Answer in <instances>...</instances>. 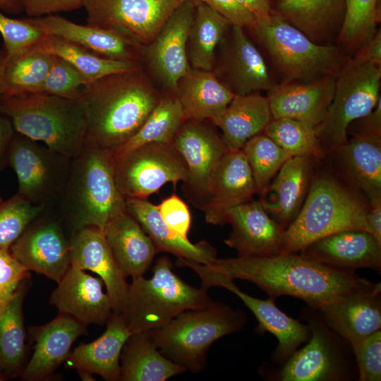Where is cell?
I'll use <instances>...</instances> for the list:
<instances>
[{
  "mask_svg": "<svg viewBox=\"0 0 381 381\" xmlns=\"http://www.w3.org/2000/svg\"><path fill=\"white\" fill-rule=\"evenodd\" d=\"M206 265L232 279L253 283L269 297L291 296L315 309L373 283L354 270L332 267L300 253L217 258Z\"/></svg>",
  "mask_w": 381,
  "mask_h": 381,
  "instance_id": "obj_1",
  "label": "cell"
},
{
  "mask_svg": "<svg viewBox=\"0 0 381 381\" xmlns=\"http://www.w3.org/2000/svg\"><path fill=\"white\" fill-rule=\"evenodd\" d=\"M161 96L142 67L87 85L83 91L85 143L113 152L137 133Z\"/></svg>",
  "mask_w": 381,
  "mask_h": 381,
  "instance_id": "obj_2",
  "label": "cell"
},
{
  "mask_svg": "<svg viewBox=\"0 0 381 381\" xmlns=\"http://www.w3.org/2000/svg\"><path fill=\"white\" fill-rule=\"evenodd\" d=\"M57 212L75 231L94 226L103 231L126 211V198L115 181L112 152L85 143L71 159L68 179Z\"/></svg>",
  "mask_w": 381,
  "mask_h": 381,
  "instance_id": "obj_3",
  "label": "cell"
},
{
  "mask_svg": "<svg viewBox=\"0 0 381 381\" xmlns=\"http://www.w3.org/2000/svg\"><path fill=\"white\" fill-rule=\"evenodd\" d=\"M0 111L15 131L72 159L85 145L87 118L81 99L40 93L0 96Z\"/></svg>",
  "mask_w": 381,
  "mask_h": 381,
  "instance_id": "obj_4",
  "label": "cell"
},
{
  "mask_svg": "<svg viewBox=\"0 0 381 381\" xmlns=\"http://www.w3.org/2000/svg\"><path fill=\"white\" fill-rule=\"evenodd\" d=\"M368 202L332 174L313 176L298 214L284 230L281 253H299L313 242L339 231H368Z\"/></svg>",
  "mask_w": 381,
  "mask_h": 381,
  "instance_id": "obj_5",
  "label": "cell"
},
{
  "mask_svg": "<svg viewBox=\"0 0 381 381\" xmlns=\"http://www.w3.org/2000/svg\"><path fill=\"white\" fill-rule=\"evenodd\" d=\"M173 268L171 260L162 255L156 260L151 278L136 277L128 284L121 315L132 334L159 328L185 310L214 303L207 289L187 284Z\"/></svg>",
  "mask_w": 381,
  "mask_h": 381,
  "instance_id": "obj_6",
  "label": "cell"
},
{
  "mask_svg": "<svg viewBox=\"0 0 381 381\" xmlns=\"http://www.w3.org/2000/svg\"><path fill=\"white\" fill-rule=\"evenodd\" d=\"M246 313L221 302L185 310L165 325L147 331L159 351L193 373L207 365L211 345L224 336L241 331Z\"/></svg>",
  "mask_w": 381,
  "mask_h": 381,
  "instance_id": "obj_7",
  "label": "cell"
},
{
  "mask_svg": "<svg viewBox=\"0 0 381 381\" xmlns=\"http://www.w3.org/2000/svg\"><path fill=\"white\" fill-rule=\"evenodd\" d=\"M282 75L284 83H308L337 74L343 58L339 49L314 42L276 13L256 18L250 28Z\"/></svg>",
  "mask_w": 381,
  "mask_h": 381,
  "instance_id": "obj_8",
  "label": "cell"
},
{
  "mask_svg": "<svg viewBox=\"0 0 381 381\" xmlns=\"http://www.w3.org/2000/svg\"><path fill=\"white\" fill-rule=\"evenodd\" d=\"M300 317L307 322L311 336L276 370L267 374L277 381H350L358 379L351 346L335 332L320 312L307 307Z\"/></svg>",
  "mask_w": 381,
  "mask_h": 381,
  "instance_id": "obj_9",
  "label": "cell"
},
{
  "mask_svg": "<svg viewBox=\"0 0 381 381\" xmlns=\"http://www.w3.org/2000/svg\"><path fill=\"white\" fill-rule=\"evenodd\" d=\"M381 66L357 57L348 60L339 69L332 101L315 127L322 147L329 149L345 143L350 123L370 112L379 98Z\"/></svg>",
  "mask_w": 381,
  "mask_h": 381,
  "instance_id": "obj_10",
  "label": "cell"
},
{
  "mask_svg": "<svg viewBox=\"0 0 381 381\" xmlns=\"http://www.w3.org/2000/svg\"><path fill=\"white\" fill-rule=\"evenodd\" d=\"M8 166L18 179L17 194L44 208L56 207L64 193L71 159L15 132Z\"/></svg>",
  "mask_w": 381,
  "mask_h": 381,
  "instance_id": "obj_11",
  "label": "cell"
},
{
  "mask_svg": "<svg viewBox=\"0 0 381 381\" xmlns=\"http://www.w3.org/2000/svg\"><path fill=\"white\" fill-rule=\"evenodd\" d=\"M114 169L116 186L125 198L147 199L168 183L176 188L188 176L186 162L172 143L135 147L114 157Z\"/></svg>",
  "mask_w": 381,
  "mask_h": 381,
  "instance_id": "obj_12",
  "label": "cell"
},
{
  "mask_svg": "<svg viewBox=\"0 0 381 381\" xmlns=\"http://www.w3.org/2000/svg\"><path fill=\"white\" fill-rule=\"evenodd\" d=\"M172 144L188 169L187 179L182 182L183 193L194 207L202 210L208 200L213 173L229 150L210 119H186Z\"/></svg>",
  "mask_w": 381,
  "mask_h": 381,
  "instance_id": "obj_13",
  "label": "cell"
},
{
  "mask_svg": "<svg viewBox=\"0 0 381 381\" xmlns=\"http://www.w3.org/2000/svg\"><path fill=\"white\" fill-rule=\"evenodd\" d=\"M188 267L198 275L202 288L208 289L212 286H220L236 295L258 320L256 331L259 334L268 332L277 339V347L270 357L274 363L278 365L284 363L310 338L311 331L308 325L284 313L277 306L276 299L271 297L261 299L248 295L239 289L234 279L206 265L191 261L188 263Z\"/></svg>",
  "mask_w": 381,
  "mask_h": 381,
  "instance_id": "obj_14",
  "label": "cell"
},
{
  "mask_svg": "<svg viewBox=\"0 0 381 381\" xmlns=\"http://www.w3.org/2000/svg\"><path fill=\"white\" fill-rule=\"evenodd\" d=\"M56 215V207L45 209L13 243L10 252L28 270L58 284L71 266V244Z\"/></svg>",
  "mask_w": 381,
  "mask_h": 381,
  "instance_id": "obj_15",
  "label": "cell"
},
{
  "mask_svg": "<svg viewBox=\"0 0 381 381\" xmlns=\"http://www.w3.org/2000/svg\"><path fill=\"white\" fill-rule=\"evenodd\" d=\"M185 0H81L87 24L121 30L141 44L151 43Z\"/></svg>",
  "mask_w": 381,
  "mask_h": 381,
  "instance_id": "obj_16",
  "label": "cell"
},
{
  "mask_svg": "<svg viewBox=\"0 0 381 381\" xmlns=\"http://www.w3.org/2000/svg\"><path fill=\"white\" fill-rule=\"evenodd\" d=\"M194 11L193 1H183L168 18L154 40L141 47L140 65L143 62L166 92L174 94L178 81L191 69L186 43Z\"/></svg>",
  "mask_w": 381,
  "mask_h": 381,
  "instance_id": "obj_17",
  "label": "cell"
},
{
  "mask_svg": "<svg viewBox=\"0 0 381 381\" xmlns=\"http://www.w3.org/2000/svg\"><path fill=\"white\" fill-rule=\"evenodd\" d=\"M231 27L217 48L212 71L234 95L269 91L275 84L262 56L243 28Z\"/></svg>",
  "mask_w": 381,
  "mask_h": 381,
  "instance_id": "obj_18",
  "label": "cell"
},
{
  "mask_svg": "<svg viewBox=\"0 0 381 381\" xmlns=\"http://www.w3.org/2000/svg\"><path fill=\"white\" fill-rule=\"evenodd\" d=\"M31 18L47 35L61 37L105 59L140 64L143 44L121 30L80 25L56 14Z\"/></svg>",
  "mask_w": 381,
  "mask_h": 381,
  "instance_id": "obj_19",
  "label": "cell"
},
{
  "mask_svg": "<svg viewBox=\"0 0 381 381\" xmlns=\"http://www.w3.org/2000/svg\"><path fill=\"white\" fill-rule=\"evenodd\" d=\"M227 223L231 231L224 243L238 257H264L281 253L284 229L264 209L250 200L231 209Z\"/></svg>",
  "mask_w": 381,
  "mask_h": 381,
  "instance_id": "obj_20",
  "label": "cell"
},
{
  "mask_svg": "<svg viewBox=\"0 0 381 381\" xmlns=\"http://www.w3.org/2000/svg\"><path fill=\"white\" fill-rule=\"evenodd\" d=\"M316 310L353 346L381 329L380 283L340 296Z\"/></svg>",
  "mask_w": 381,
  "mask_h": 381,
  "instance_id": "obj_21",
  "label": "cell"
},
{
  "mask_svg": "<svg viewBox=\"0 0 381 381\" xmlns=\"http://www.w3.org/2000/svg\"><path fill=\"white\" fill-rule=\"evenodd\" d=\"M255 193L256 187L244 154L241 150H229L212 176L208 200L201 210L205 222L215 226L227 224L229 211L252 200Z\"/></svg>",
  "mask_w": 381,
  "mask_h": 381,
  "instance_id": "obj_22",
  "label": "cell"
},
{
  "mask_svg": "<svg viewBox=\"0 0 381 381\" xmlns=\"http://www.w3.org/2000/svg\"><path fill=\"white\" fill-rule=\"evenodd\" d=\"M71 265L96 273L104 284L112 310L121 314L128 284L119 268L102 230L86 226L71 234Z\"/></svg>",
  "mask_w": 381,
  "mask_h": 381,
  "instance_id": "obj_23",
  "label": "cell"
},
{
  "mask_svg": "<svg viewBox=\"0 0 381 381\" xmlns=\"http://www.w3.org/2000/svg\"><path fill=\"white\" fill-rule=\"evenodd\" d=\"M100 277L71 265L51 295L49 303L59 313L66 314L85 325L107 322L113 310Z\"/></svg>",
  "mask_w": 381,
  "mask_h": 381,
  "instance_id": "obj_24",
  "label": "cell"
},
{
  "mask_svg": "<svg viewBox=\"0 0 381 381\" xmlns=\"http://www.w3.org/2000/svg\"><path fill=\"white\" fill-rule=\"evenodd\" d=\"M337 75L308 83L274 85L267 91L272 118L295 119L315 128L332 101Z\"/></svg>",
  "mask_w": 381,
  "mask_h": 381,
  "instance_id": "obj_25",
  "label": "cell"
},
{
  "mask_svg": "<svg viewBox=\"0 0 381 381\" xmlns=\"http://www.w3.org/2000/svg\"><path fill=\"white\" fill-rule=\"evenodd\" d=\"M34 352L21 377L25 380L43 379L66 361L75 339L87 334V325L66 314L60 313L49 322L30 328Z\"/></svg>",
  "mask_w": 381,
  "mask_h": 381,
  "instance_id": "obj_26",
  "label": "cell"
},
{
  "mask_svg": "<svg viewBox=\"0 0 381 381\" xmlns=\"http://www.w3.org/2000/svg\"><path fill=\"white\" fill-rule=\"evenodd\" d=\"M300 253L343 270L368 268L380 272L381 243L361 229L339 231L309 244Z\"/></svg>",
  "mask_w": 381,
  "mask_h": 381,
  "instance_id": "obj_27",
  "label": "cell"
},
{
  "mask_svg": "<svg viewBox=\"0 0 381 381\" xmlns=\"http://www.w3.org/2000/svg\"><path fill=\"white\" fill-rule=\"evenodd\" d=\"M315 160L310 157H291L259 195L264 209L284 229L296 218L305 201Z\"/></svg>",
  "mask_w": 381,
  "mask_h": 381,
  "instance_id": "obj_28",
  "label": "cell"
},
{
  "mask_svg": "<svg viewBox=\"0 0 381 381\" xmlns=\"http://www.w3.org/2000/svg\"><path fill=\"white\" fill-rule=\"evenodd\" d=\"M104 333L90 343H82L66 359L68 367L101 376L107 381L120 380L122 348L132 334L121 314L112 312Z\"/></svg>",
  "mask_w": 381,
  "mask_h": 381,
  "instance_id": "obj_29",
  "label": "cell"
},
{
  "mask_svg": "<svg viewBox=\"0 0 381 381\" xmlns=\"http://www.w3.org/2000/svg\"><path fill=\"white\" fill-rule=\"evenodd\" d=\"M126 211L151 238L159 253H169L177 258L203 265H208L217 258L216 249L209 242L193 243L171 229L162 218L157 205L147 199L126 198Z\"/></svg>",
  "mask_w": 381,
  "mask_h": 381,
  "instance_id": "obj_30",
  "label": "cell"
},
{
  "mask_svg": "<svg viewBox=\"0 0 381 381\" xmlns=\"http://www.w3.org/2000/svg\"><path fill=\"white\" fill-rule=\"evenodd\" d=\"M103 232L116 263L126 277L143 276L159 252L139 223L125 212L111 220Z\"/></svg>",
  "mask_w": 381,
  "mask_h": 381,
  "instance_id": "obj_31",
  "label": "cell"
},
{
  "mask_svg": "<svg viewBox=\"0 0 381 381\" xmlns=\"http://www.w3.org/2000/svg\"><path fill=\"white\" fill-rule=\"evenodd\" d=\"M336 151L344 177L372 204L381 200V135H358Z\"/></svg>",
  "mask_w": 381,
  "mask_h": 381,
  "instance_id": "obj_32",
  "label": "cell"
},
{
  "mask_svg": "<svg viewBox=\"0 0 381 381\" xmlns=\"http://www.w3.org/2000/svg\"><path fill=\"white\" fill-rule=\"evenodd\" d=\"M272 115L267 97L258 93L234 95L227 107L210 119L222 131L230 151L241 150L253 137L263 133Z\"/></svg>",
  "mask_w": 381,
  "mask_h": 381,
  "instance_id": "obj_33",
  "label": "cell"
},
{
  "mask_svg": "<svg viewBox=\"0 0 381 381\" xmlns=\"http://www.w3.org/2000/svg\"><path fill=\"white\" fill-rule=\"evenodd\" d=\"M174 95L186 118L195 119L214 118L234 97L212 71L193 68L178 81Z\"/></svg>",
  "mask_w": 381,
  "mask_h": 381,
  "instance_id": "obj_34",
  "label": "cell"
},
{
  "mask_svg": "<svg viewBox=\"0 0 381 381\" xmlns=\"http://www.w3.org/2000/svg\"><path fill=\"white\" fill-rule=\"evenodd\" d=\"M122 381H164L186 369L164 356L147 332L133 333L120 356Z\"/></svg>",
  "mask_w": 381,
  "mask_h": 381,
  "instance_id": "obj_35",
  "label": "cell"
},
{
  "mask_svg": "<svg viewBox=\"0 0 381 381\" xmlns=\"http://www.w3.org/2000/svg\"><path fill=\"white\" fill-rule=\"evenodd\" d=\"M28 279L0 313V375L4 380L20 376L26 365V332L23 303Z\"/></svg>",
  "mask_w": 381,
  "mask_h": 381,
  "instance_id": "obj_36",
  "label": "cell"
},
{
  "mask_svg": "<svg viewBox=\"0 0 381 381\" xmlns=\"http://www.w3.org/2000/svg\"><path fill=\"white\" fill-rule=\"evenodd\" d=\"M186 52L191 68L212 71L217 48L231 25L201 1H195Z\"/></svg>",
  "mask_w": 381,
  "mask_h": 381,
  "instance_id": "obj_37",
  "label": "cell"
},
{
  "mask_svg": "<svg viewBox=\"0 0 381 381\" xmlns=\"http://www.w3.org/2000/svg\"><path fill=\"white\" fill-rule=\"evenodd\" d=\"M344 8L345 0H280L274 13L316 40L331 31Z\"/></svg>",
  "mask_w": 381,
  "mask_h": 381,
  "instance_id": "obj_38",
  "label": "cell"
},
{
  "mask_svg": "<svg viewBox=\"0 0 381 381\" xmlns=\"http://www.w3.org/2000/svg\"><path fill=\"white\" fill-rule=\"evenodd\" d=\"M186 119L176 95L165 92L137 133L126 143L114 150V157L148 143L171 144L178 129Z\"/></svg>",
  "mask_w": 381,
  "mask_h": 381,
  "instance_id": "obj_39",
  "label": "cell"
},
{
  "mask_svg": "<svg viewBox=\"0 0 381 381\" xmlns=\"http://www.w3.org/2000/svg\"><path fill=\"white\" fill-rule=\"evenodd\" d=\"M36 48L69 63L86 79L88 85L108 75L142 67L135 62L101 57L76 44L51 35H47Z\"/></svg>",
  "mask_w": 381,
  "mask_h": 381,
  "instance_id": "obj_40",
  "label": "cell"
},
{
  "mask_svg": "<svg viewBox=\"0 0 381 381\" xmlns=\"http://www.w3.org/2000/svg\"><path fill=\"white\" fill-rule=\"evenodd\" d=\"M54 56L38 48L6 63L3 77V94L16 95L38 92Z\"/></svg>",
  "mask_w": 381,
  "mask_h": 381,
  "instance_id": "obj_41",
  "label": "cell"
},
{
  "mask_svg": "<svg viewBox=\"0 0 381 381\" xmlns=\"http://www.w3.org/2000/svg\"><path fill=\"white\" fill-rule=\"evenodd\" d=\"M263 133L291 157H310L320 159L324 149L315 128L304 122L287 118L272 119Z\"/></svg>",
  "mask_w": 381,
  "mask_h": 381,
  "instance_id": "obj_42",
  "label": "cell"
},
{
  "mask_svg": "<svg viewBox=\"0 0 381 381\" xmlns=\"http://www.w3.org/2000/svg\"><path fill=\"white\" fill-rule=\"evenodd\" d=\"M241 150L250 167L258 195L263 192L283 164L291 157L263 133L248 140Z\"/></svg>",
  "mask_w": 381,
  "mask_h": 381,
  "instance_id": "obj_43",
  "label": "cell"
},
{
  "mask_svg": "<svg viewBox=\"0 0 381 381\" xmlns=\"http://www.w3.org/2000/svg\"><path fill=\"white\" fill-rule=\"evenodd\" d=\"M378 0H345L339 42L347 49H358L375 32Z\"/></svg>",
  "mask_w": 381,
  "mask_h": 381,
  "instance_id": "obj_44",
  "label": "cell"
},
{
  "mask_svg": "<svg viewBox=\"0 0 381 381\" xmlns=\"http://www.w3.org/2000/svg\"><path fill=\"white\" fill-rule=\"evenodd\" d=\"M0 33L6 63L37 47L47 34L32 19L12 18L0 11Z\"/></svg>",
  "mask_w": 381,
  "mask_h": 381,
  "instance_id": "obj_45",
  "label": "cell"
},
{
  "mask_svg": "<svg viewBox=\"0 0 381 381\" xmlns=\"http://www.w3.org/2000/svg\"><path fill=\"white\" fill-rule=\"evenodd\" d=\"M45 209L17 193L0 202V250H10L27 226Z\"/></svg>",
  "mask_w": 381,
  "mask_h": 381,
  "instance_id": "obj_46",
  "label": "cell"
},
{
  "mask_svg": "<svg viewBox=\"0 0 381 381\" xmlns=\"http://www.w3.org/2000/svg\"><path fill=\"white\" fill-rule=\"evenodd\" d=\"M86 79L69 63L55 56L38 92L72 99H83Z\"/></svg>",
  "mask_w": 381,
  "mask_h": 381,
  "instance_id": "obj_47",
  "label": "cell"
},
{
  "mask_svg": "<svg viewBox=\"0 0 381 381\" xmlns=\"http://www.w3.org/2000/svg\"><path fill=\"white\" fill-rule=\"evenodd\" d=\"M359 381L381 380V329L351 346Z\"/></svg>",
  "mask_w": 381,
  "mask_h": 381,
  "instance_id": "obj_48",
  "label": "cell"
},
{
  "mask_svg": "<svg viewBox=\"0 0 381 381\" xmlns=\"http://www.w3.org/2000/svg\"><path fill=\"white\" fill-rule=\"evenodd\" d=\"M29 276V270L12 255L10 250H0V313Z\"/></svg>",
  "mask_w": 381,
  "mask_h": 381,
  "instance_id": "obj_49",
  "label": "cell"
},
{
  "mask_svg": "<svg viewBox=\"0 0 381 381\" xmlns=\"http://www.w3.org/2000/svg\"><path fill=\"white\" fill-rule=\"evenodd\" d=\"M157 207L167 226L181 237L188 238L191 227V214L186 202L173 193L163 199Z\"/></svg>",
  "mask_w": 381,
  "mask_h": 381,
  "instance_id": "obj_50",
  "label": "cell"
},
{
  "mask_svg": "<svg viewBox=\"0 0 381 381\" xmlns=\"http://www.w3.org/2000/svg\"><path fill=\"white\" fill-rule=\"evenodd\" d=\"M225 18L231 25L250 28L256 17L238 0H200Z\"/></svg>",
  "mask_w": 381,
  "mask_h": 381,
  "instance_id": "obj_51",
  "label": "cell"
},
{
  "mask_svg": "<svg viewBox=\"0 0 381 381\" xmlns=\"http://www.w3.org/2000/svg\"><path fill=\"white\" fill-rule=\"evenodd\" d=\"M23 10L30 17H41L82 8L81 0H23Z\"/></svg>",
  "mask_w": 381,
  "mask_h": 381,
  "instance_id": "obj_52",
  "label": "cell"
},
{
  "mask_svg": "<svg viewBox=\"0 0 381 381\" xmlns=\"http://www.w3.org/2000/svg\"><path fill=\"white\" fill-rule=\"evenodd\" d=\"M346 134L381 135V97L370 112L349 123Z\"/></svg>",
  "mask_w": 381,
  "mask_h": 381,
  "instance_id": "obj_53",
  "label": "cell"
},
{
  "mask_svg": "<svg viewBox=\"0 0 381 381\" xmlns=\"http://www.w3.org/2000/svg\"><path fill=\"white\" fill-rule=\"evenodd\" d=\"M15 132L11 119L0 111V172L8 166L10 146Z\"/></svg>",
  "mask_w": 381,
  "mask_h": 381,
  "instance_id": "obj_54",
  "label": "cell"
},
{
  "mask_svg": "<svg viewBox=\"0 0 381 381\" xmlns=\"http://www.w3.org/2000/svg\"><path fill=\"white\" fill-rule=\"evenodd\" d=\"M359 59L381 66V32L376 31L358 49L355 56Z\"/></svg>",
  "mask_w": 381,
  "mask_h": 381,
  "instance_id": "obj_55",
  "label": "cell"
},
{
  "mask_svg": "<svg viewBox=\"0 0 381 381\" xmlns=\"http://www.w3.org/2000/svg\"><path fill=\"white\" fill-rule=\"evenodd\" d=\"M366 223L368 231L381 243V200L369 204Z\"/></svg>",
  "mask_w": 381,
  "mask_h": 381,
  "instance_id": "obj_56",
  "label": "cell"
},
{
  "mask_svg": "<svg viewBox=\"0 0 381 381\" xmlns=\"http://www.w3.org/2000/svg\"><path fill=\"white\" fill-rule=\"evenodd\" d=\"M256 18H264L272 13L270 0H238Z\"/></svg>",
  "mask_w": 381,
  "mask_h": 381,
  "instance_id": "obj_57",
  "label": "cell"
},
{
  "mask_svg": "<svg viewBox=\"0 0 381 381\" xmlns=\"http://www.w3.org/2000/svg\"><path fill=\"white\" fill-rule=\"evenodd\" d=\"M23 0H0V11L9 14H18L23 10Z\"/></svg>",
  "mask_w": 381,
  "mask_h": 381,
  "instance_id": "obj_58",
  "label": "cell"
},
{
  "mask_svg": "<svg viewBox=\"0 0 381 381\" xmlns=\"http://www.w3.org/2000/svg\"><path fill=\"white\" fill-rule=\"evenodd\" d=\"M6 65V55L3 48L0 47V96L3 94V77Z\"/></svg>",
  "mask_w": 381,
  "mask_h": 381,
  "instance_id": "obj_59",
  "label": "cell"
},
{
  "mask_svg": "<svg viewBox=\"0 0 381 381\" xmlns=\"http://www.w3.org/2000/svg\"><path fill=\"white\" fill-rule=\"evenodd\" d=\"M79 376L83 380L86 381H90V380H95L92 377V374L89 373L88 371L83 370H77Z\"/></svg>",
  "mask_w": 381,
  "mask_h": 381,
  "instance_id": "obj_60",
  "label": "cell"
},
{
  "mask_svg": "<svg viewBox=\"0 0 381 381\" xmlns=\"http://www.w3.org/2000/svg\"><path fill=\"white\" fill-rule=\"evenodd\" d=\"M4 380V377L0 375V381Z\"/></svg>",
  "mask_w": 381,
  "mask_h": 381,
  "instance_id": "obj_61",
  "label": "cell"
},
{
  "mask_svg": "<svg viewBox=\"0 0 381 381\" xmlns=\"http://www.w3.org/2000/svg\"><path fill=\"white\" fill-rule=\"evenodd\" d=\"M187 1H191L195 2V1H200V0H187Z\"/></svg>",
  "mask_w": 381,
  "mask_h": 381,
  "instance_id": "obj_62",
  "label": "cell"
},
{
  "mask_svg": "<svg viewBox=\"0 0 381 381\" xmlns=\"http://www.w3.org/2000/svg\"><path fill=\"white\" fill-rule=\"evenodd\" d=\"M2 200H2V198H1V195H0V202H1Z\"/></svg>",
  "mask_w": 381,
  "mask_h": 381,
  "instance_id": "obj_63",
  "label": "cell"
}]
</instances>
